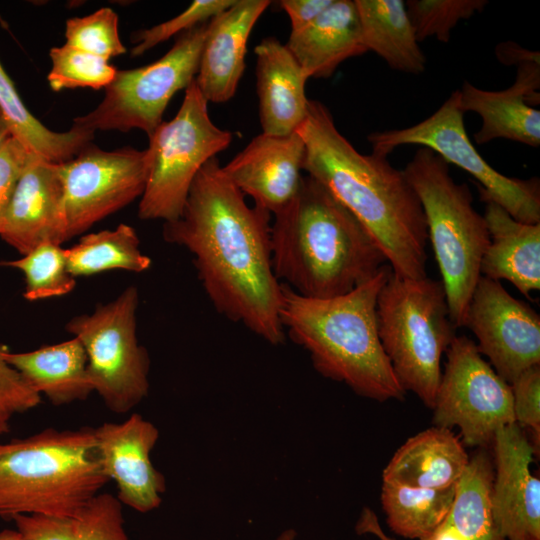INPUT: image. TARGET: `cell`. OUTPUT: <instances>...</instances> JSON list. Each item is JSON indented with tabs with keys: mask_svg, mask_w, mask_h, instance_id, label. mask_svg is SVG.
I'll return each instance as SVG.
<instances>
[{
	"mask_svg": "<svg viewBox=\"0 0 540 540\" xmlns=\"http://www.w3.org/2000/svg\"><path fill=\"white\" fill-rule=\"evenodd\" d=\"M217 157L190 187L180 216L163 239L186 249L214 308L272 345L284 342L282 284L271 259L270 213L249 206Z\"/></svg>",
	"mask_w": 540,
	"mask_h": 540,
	"instance_id": "cell-1",
	"label": "cell"
},
{
	"mask_svg": "<svg viewBox=\"0 0 540 540\" xmlns=\"http://www.w3.org/2000/svg\"><path fill=\"white\" fill-rule=\"evenodd\" d=\"M296 132L305 144L303 171L361 223L400 277L427 276V228L421 203L403 170L387 157L364 155L339 132L329 109L309 100Z\"/></svg>",
	"mask_w": 540,
	"mask_h": 540,
	"instance_id": "cell-2",
	"label": "cell"
},
{
	"mask_svg": "<svg viewBox=\"0 0 540 540\" xmlns=\"http://www.w3.org/2000/svg\"><path fill=\"white\" fill-rule=\"evenodd\" d=\"M273 216L275 276L301 296L326 299L347 294L388 264L361 223L308 175L302 176L292 200Z\"/></svg>",
	"mask_w": 540,
	"mask_h": 540,
	"instance_id": "cell-3",
	"label": "cell"
},
{
	"mask_svg": "<svg viewBox=\"0 0 540 540\" xmlns=\"http://www.w3.org/2000/svg\"><path fill=\"white\" fill-rule=\"evenodd\" d=\"M391 272L386 264L351 292L326 299L301 296L281 283L283 329L309 353L316 371L380 402L403 400L406 394L377 328V298Z\"/></svg>",
	"mask_w": 540,
	"mask_h": 540,
	"instance_id": "cell-4",
	"label": "cell"
},
{
	"mask_svg": "<svg viewBox=\"0 0 540 540\" xmlns=\"http://www.w3.org/2000/svg\"><path fill=\"white\" fill-rule=\"evenodd\" d=\"M109 481L93 428H49L0 442V517L75 518Z\"/></svg>",
	"mask_w": 540,
	"mask_h": 540,
	"instance_id": "cell-5",
	"label": "cell"
},
{
	"mask_svg": "<svg viewBox=\"0 0 540 540\" xmlns=\"http://www.w3.org/2000/svg\"><path fill=\"white\" fill-rule=\"evenodd\" d=\"M403 172L422 206L450 319L456 328L464 327L490 240L486 221L468 185L455 182L448 163L432 150L417 149Z\"/></svg>",
	"mask_w": 540,
	"mask_h": 540,
	"instance_id": "cell-6",
	"label": "cell"
},
{
	"mask_svg": "<svg viewBox=\"0 0 540 540\" xmlns=\"http://www.w3.org/2000/svg\"><path fill=\"white\" fill-rule=\"evenodd\" d=\"M376 317L382 348L400 385L433 409L442 357L456 336L442 282L391 272L378 294Z\"/></svg>",
	"mask_w": 540,
	"mask_h": 540,
	"instance_id": "cell-7",
	"label": "cell"
},
{
	"mask_svg": "<svg viewBox=\"0 0 540 540\" xmlns=\"http://www.w3.org/2000/svg\"><path fill=\"white\" fill-rule=\"evenodd\" d=\"M148 138V177L138 217L171 222L180 216L200 169L230 145L233 135L212 122L194 79L174 118L162 121Z\"/></svg>",
	"mask_w": 540,
	"mask_h": 540,
	"instance_id": "cell-8",
	"label": "cell"
},
{
	"mask_svg": "<svg viewBox=\"0 0 540 540\" xmlns=\"http://www.w3.org/2000/svg\"><path fill=\"white\" fill-rule=\"evenodd\" d=\"M138 304V289L131 285L112 301L66 324L86 352L93 392L115 413L129 412L149 392V355L136 333Z\"/></svg>",
	"mask_w": 540,
	"mask_h": 540,
	"instance_id": "cell-9",
	"label": "cell"
},
{
	"mask_svg": "<svg viewBox=\"0 0 540 540\" xmlns=\"http://www.w3.org/2000/svg\"><path fill=\"white\" fill-rule=\"evenodd\" d=\"M367 139L372 153L382 157L407 144L428 148L448 164L452 163L472 175L479 183L482 201L497 203L520 222L540 223L539 179L508 177L484 160L467 135L459 90L452 92L425 120L403 129L372 132Z\"/></svg>",
	"mask_w": 540,
	"mask_h": 540,
	"instance_id": "cell-10",
	"label": "cell"
},
{
	"mask_svg": "<svg viewBox=\"0 0 540 540\" xmlns=\"http://www.w3.org/2000/svg\"><path fill=\"white\" fill-rule=\"evenodd\" d=\"M208 22L180 34L173 47L155 62L117 69L100 104L75 117L72 125L92 133L140 129L149 136L162 122L171 98L195 79Z\"/></svg>",
	"mask_w": 540,
	"mask_h": 540,
	"instance_id": "cell-11",
	"label": "cell"
},
{
	"mask_svg": "<svg viewBox=\"0 0 540 540\" xmlns=\"http://www.w3.org/2000/svg\"><path fill=\"white\" fill-rule=\"evenodd\" d=\"M445 354L433 422L447 429L457 427L468 446H491L499 428L515 423L511 386L465 335H456Z\"/></svg>",
	"mask_w": 540,
	"mask_h": 540,
	"instance_id": "cell-12",
	"label": "cell"
},
{
	"mask_svg": "<svg viewBox=\"0 0 540 540\" xmlns=\"http://www.w3.org/2000/svg\"><path fill=\"white\" fill-rule=\"evenodd\" d=\"M68 239L141 198L148 177L145 150L105 151L89 143L59 163Z\"/></svg>",
	"mask_w": 540,
	"mask_h": 540,
	"instance_id": "cell-13",
	"label": "cell"
},
{
	"mask_svg": "<svg viewBox=\"0 0 540 540\" xmlns=\"http://www.w3.org/2000/svg\"><path fill=\"white\" fill-rule=\"evenodd\" d=\"M464 327L495 372L511 384L522 372L540 365V316L501 284L480 276L470 298Z\"/></svg>",
	"mask_w": 540,
	"mask_h": 540,
	"instance_id": "cell-14",
	"label": "cell"
},
{
	"mask_svg": "<svg viewBox=\"0 0 540 540\" xmlns=\"http://www.w3.org/2000/svg\"><path fill=\"white\" fill-rule=\"evenodd\" d=\"M93 431L102 469L115 482L119 501L141 513L158 508L166 482L150 458L159 438L156 426L134 413Z\"/></svg>",
	"mask_w": 540,
	"mask_h": 540,
	"instance_id": "cell-15",
	"label": "cell"
},
{
	"mask_svg": "<svg viewBox=\"0 0 540 540\" xmlns=\"http://www.w3.org/2000/svg\"><path fill=\"white\" fill-rule=\"evenodd\" d=\"M494 452L492 505L506 540H540V480L530 466L536 451L516 423L499 428Z\"/></svg>",
	"mask_w": 540,
	"mask_h": 540,
	"instance_id": "cell-16",
	"label": "cell"
},
{
	"mask_svg": "<svg viewBox=\"0 0 540 540\" xmlns=\"http://www.w3.org/2000/svg\"><path fill=\"white\" fill-rule=\"evenodd\" d=\"M0 237L21 255L68 239L59 163L31 155L19 177Z\"/></svg>",
	"mask_w": 540,
	"mask_h": 540,
	"instance_id": "cell-17",
	"label": "cell"
},
{
	"mask_svg": "<svg viewBox=\"0 0 540 540\" xmlns=\"http://www.w3.org/2000/svg\"><path fill=\"white\" fill-rule=\"evenodd\" d=\"M304 157L305 144L296 131L287 135L261 133L222 168L256 206L275 214L297 193Z\"/></svg>",
	"mask_w": 540,
	"mask_h": 540,
	"instance_id": "cell-18",
	"label": "cell"
},
{
	"mask_svg": "<svg viewBox=\"0 0 540 540\" xmlns=\"http://www.w3.org/2000/svg\"><path fill=\"white\" fill-rule=\"evenodd\" d=\"M516 80L502 91H488L464 81L459 90V103L465 113H477L482 120L474 134L477 144L495 139H507L539 147L540 61H527L517 65Z\"/></svg>",
	"mask_w": 540,
	"mask_h": 540,
	"instance_id": "cell-19",
	"label": "cell"
},
{
	"mask_svg": "<svg viewBox=\"0 0 540 540\" xmlns=\"http://www.w3.org/2000/svg\"><path fill=\"white\" fill-rule=\"evenodd\" d=\"M268 0H235L208 22L195 82L207 102L223 103L236 93L245 69L250 33Z\"/></svg>",
	"mask_w": 540,
	"mask_h": 540,
	"instance_id": "cell-20",
	"label": "cell"
},
{
	"mask_svg": "<svg viewBox=\"0 0 540 540\" xmlns=\"http://www.w3.org/2000/svg\"><path fill=\"white\" fill-rule=\"evenodd\" d=\"M256 78L262 133L295 132L308 113V78L286 44L264 38L256 47Z\"/></svg>",
	"mask_w": 540,
	"mask_h": 540,
	"instance_id": "cell-21",
	"label": "cell"
},
{
	"mask_svg": "<svg viewBox=\"0 0 540 540\" xmlns=\"http://www.w3.org/2000/svg\"><path fill=\"white\" fill-rule=\"evenodd\" d=\"M483 202L490 240L481 261V276L506 280L530 298L540 289V223L520 222L497 203Z\"/></svg>",
	"mask_w": 540,
	"mask_h": 540,
	"instance_id": "cell-22",
	"label": "cell"
},
{
	"mask_svg": "<svg viewBox=\"0 0 540 540\" xmlns=\"http://www.w3.org/2000/svg\"><path fill=\"white\" fill-rule=\"evenodd\" d=\"M469 456L451 429L434 426L408 438L382 472V481L414 488L455 487Z\"/></svg>",
	"mask_w": 540,
	"mask_h": 540,
	"instance_id": "cell-23",
	"label": "cell"
},
{
	"mask_svg": "<svg viewBox=\"0 0 540 540\" xmlns=\"http://www.w3.org/2000/svg\"><path fill=\"white\" fill-rule=\"evenodd\" d=\"M286 46L308 79L330 77L343 61L367 52L355 2L333 0L311 24L291 32Z\"/></svg>",
	"mask_w": 540,
	"mask_h": 540,
	"instance_id": "cell-24",
	"label": "cell"
},
{
	"mask_svg": "<svg viewBox=\"0 0 540 540\" xmlns=\"http://www.w3.org/2000/svg\"><path fill=\"white\" fill-rule=\"evenodd\" d=\"M6 359L41 397L44 395L54 405L82 401L93 392L87 355L75 337L28 352L8 351Z\"/></svg>",
	"mask_w": 540,
	"mask_h": 540,
	"instance_id": "cell-25",
	"label": "cell"
},
{
	"mask_svg": "<svg viewBox=\"0 0 540 540\" xmlns=\"http://www.w3.org/2000/svg\"><path fill=\"white\" fill-rule=\"evenodd\" d=\"M367 51L379 55L390 68L420 74L426 57L419 47L402 0H354Z\"/></svg>",
	"mask_w": 540,
	"mask_h": 540,
	"instance_id": "cell-26",
	"label": "cell"
},
{
	"mask_svg": "<svg viewBox=\"0 0 540 540\" xmlns=\"http://www.w3.org/2000/svg\"><path fill=\"white\" fill-rule=\"evenodd\" d=\"M0 112L11 133L33 156L62 163L91 143L94 133L72 125L65 132L48 129L25 106L0 63Z\"/></svg>",
	"mask_w": 540,
	"mask_h": 540,
	"instance_id": "cell-27",
	"label": "cell"
},
{
	"mask_svg": "<svg viewBox=\"0 0 540 540\" xmlns=\"http://www.w3.org/2000/svg\"><path fill=\"white\" fill-rule=\"evenodd\" d=\"M494 467L489 454L480 450L472 458L455 485L446 520L465 540H506L493 514Z\"/></svg>",
	"mask_w": 540,
	"mask_h": 540,
	"instance_id": "cell-28",
	"label": "cell"
},
{
	"mask_svg": "<svg viewBox=\"0 0 540 540\" xmlns=\"http://www.w3.org/2000/svg\"><path fill=\"white\" fill-rule=\"evenodd\" d=\"M65 253L68 270L74 278L111 270L141 273L152 264L151 258L140 249L135 229L124 223L114 229L83 235Z\"/></svg>",
	"mask_w": 540,
	"mask_h": 540,
	"instance_id": "cell-29",
	"label": "cell"
},
{
	"mask_svg": "<svg viewBox=\"0 0 540 540\" xmlns=\"http://www.w3.org/2000/svg\"><path fill=\"white\" fill-rule=\"evenodd\" d=\"M454 492L455 487L431 490L383 481L381 505L388 527L403 538L426 537L447 517Z\"/></svg>",
	"mask_w": 540,
	"mask_h": 540,
	"instance_id": "cell-30",
	"label": "cell"
},
{
	"mask_svg": "<svg viewBox=\"0 0 540 540\" xmlns=\"http://www.w3.org/2000/svg\"><path fill=\"white\" fill-rule=\"evenodd\" d=\"M1 265L23 274V297L28 301L64 296L76 286V278L68 270L65 249L58 244L39 245L20 258L2 261Z\"/></svg>",
	"mask_w": 540,
	"mask_h": 540,
	"instance_id": "cell-31",
	"label": "cell"
},
{
	"mask_svg": "<svg viewBox=\"0 0 540 540\" xmlns=\"http://www.w3.org/2000/svg\"><path fill=\"white\" fill-rule=\"evenodd\" d=\"M51 69L47 79L57 92L73 88H106L117 69L109 60L64 44L50 49Z\"/></svg>",
	"mask_w": 540,
	"mask_h": 540,
	"instance_id": "cell-32",
	"label": "cell"
},
{
	"mask_svg": "<svg viewBox=\"0 0 540 540\" xmlns=\"http://www.w3.org/2000/svg\"><path fill=\"white\" fill-rule=\"evenodd\" d=\"M486 0H409L405 7L418 42L428 37L447 43L452 29L481 12Z\"/></svg>",
	"mask_w": 540,
	"mask_h": 540,
	"instance_id": "cell-33",
	"label": "cell"
},
{
	"mask_svg": "<svg viewBox=\"0 0 540 540\" xmlns=\"http://www.w3.org/2000/svg\"><path fill=\"white\" fill-rule=\"evenodd\" d=\"M66 45L110 60L126 53L118 31V16L103 7L84 16L66 21Z\"/></svg>",
	"mask_w": 540,
	"mask_h": 540,
	"instance_id": "cell-34",
	"label": "cell"
},
{
	"mask_svg": "<svg viewBox=\"0 0 540 540\" xmlns=\"http://www.w3.org/2000/svg\"><path fill=\"white\" fill-rule=\"evenodd\" d=\"M235 0H195L174 18L151 28L137 31L132 42V56H140L172 36L184 33L196 26L208 22L222 11L229 8Z\"/></svg>",
	"mask_w": 540,
	"mask_h": 540,
	"instance_id": "cell-35",
	"label": "cell"
},
{
	"mask_svg": "<svg viewBox=\"0 0 540 540\" xmlns=\"http://www.w3.org/2000/svg\"><path fill=\"white\" fill-rule=\"evenodd\" d=\"M75 540H129L122 503L110 493L93 497L74 518Z\"/></svg>",
	"mask_w": 540,
	"mask_h": 540,
	"instance_id": "cell-36",
	"label": "cell"
},
{
	"mask_svg": "<svg viewBox=\"0 0 540 540\" xmlns=\"http://www.w3.org/2000/svg\"><path fill=\"white\" fill-rule=\"evenodd\" d=\"M8 351L0 343V437L9 431L16 414L36 408L42 398L7 361Z\"/></svg>",
	"mask_w": 540,
	"mask_h": 540,
	"instance_id": "cell-37",
	"label": "cell"
},
{
	"mask_svg": "<svg viewBox=\"0 0 540 540\" xmlns=\"http://www.w3.org/2000/svg\"><path fill=\"white\" fill-rule=\"evenodd\" d=\"M510 386L515 423L531 431L536 451L540 442V365L522 372Z\"/></svg>",
	"mask_w": 540,
	"mask_h": 540,
	"instance_id": "cell-38",
	"label": "cell"
},
{
	"mask_svg": "<svg viewBox=\"0 0 540 540\" xmlns=\"http://www.w3.org/2000/svg\"><path fill=\"white\" fill-rule=\"evenodd\" d=\"M30 156L23 145L12 136L0 146V233L13 191Z\"/></svg>",
	"mask_w": 540,
	"mask_h": 540,
	"instance_id": "cell-39",
	"label": "cell"
},
{
	"mask_svg": "<svg viewBox=\"0 0 540 540\" xmlns=\"http://www.w3.org/2000/svg\"><path fill=\"white\" fill-rule=\"evenodd\" d=\"M12 521L21 540H75L73 518L31 514L17 515Z\"/></svg>",
	"mask_w": 540,
	"mask_h": 540,
	"instance_id": "cell-40",
	"label": "cell"
},
{
	"mask_svg": "<svg viewBox=\"0 0 540 540\" xmlns=\"http://www.w3.org/2000/svg\"><path fill=\"white\" fill-rule=\"evenodd\" d=\"M333 0H282L281 8L287 13L291 32H298L311 24Z\"/></svg>",
	"mask_w": 540,
	"mask_h": 540,
	"instance_id": "cell-41",
	"label": "cell"
},
{
	"mask_svg": "<svg viewBox=\"0 0 540 540\" xmlns=\"http://www.w3.org/2000/svg\"><path fill=\"white\" fill-rule=\"evenodd\" d=\"M496 54L499 61L507 65H519L527 61H540L539 52L526 50L512 42L501 43L498 45Z\"/></svg>",
	"mask_w": 540,
	"mask_h": 540,
	"instance_id": "cell-42",
	"label": "cell"
},
{
	"mask_svg": "<svg viewBox=\"0 0 540 540\" xmlns=\"http://www.w3.org/2000/svg\"><path fill=\"white\" fill-rule=\"evenodd\" d=\"M355 530L359 535L371 534L377 537L379 540H396L383 531L378 517L369 507L363 508L356 523Z\"/></svg>",
	"mask_w": 540,
	"mask_h": 540,
	"instance_id": "cell-43",
	"label": "cell"
},
{
	"mask_svg": "<svg viewBox=\"0 0 540 540\" xmlns=\"http://www.w3.org/2000/svg\"><path fill=\"white\" fill-rule=\"evenodd\" d=\"M419 540H465L460 536L451 524L446 520H443L430 534Z\"/></svg>",
	"mask_w": 540,
	"mask_h": 540,
	"instance_id": "cell-44",
	"label": "cell"
},
{
	"mask_svg": "<svg viewBox=\"0 0 540 540\" xmlns=\"http://www.w3.org/2000/svg\"><path fill=\"white\" fill-rule=\"evenodd\" d=\"M11 136L9 127L0 112V146Z\"/></svg>",
	"mask_w": 540,
	"mask_h": 540,
	"instance_id": "cell-45",
	"label": "cell"
},
{
	"mask_svg": "<svg viewBox=\"0 0 540 540\" xmlns=\"http://www.w3.org/2000/svg\"><path fill=\"white\" fill-rule=\"evenodd\" d=\"M0 540H21L17 530L6 529L0 532Z\"/></svg>",
	"mask_w": 540,
	"mask_h": 540,
	"instance_id": "cell-46",
	"label": "cell"
},
{
	"mask_svg": "<svg viewBox=\"0 0 540 540\" xmlns=\"http://www.w3.org/2000/svg\"><path fill=\"white\" fill-rule=\"evenodd\" d=\"M297 533L293 528H288L284 530L280 535L276 538V540H296Z\"/></svg>",
	"mask_w": 540,
	"mask_h": 540,
	"instance_id": "cell-47",
	"label": "cell"
}]
</instances>
